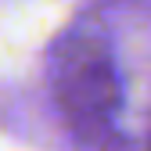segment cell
Here are the masks:
<instances>
[{
    "label": "cell",
    "instance_id": "2",
    "mask_svg": "<svg viewBox=\"0 0 151 151\" xmlns=\"http://www.w3.org/2000/svg\"><path fill=\"white\" fill-rule=\"evenodd\" d=\"M144 144H147V151H151V115H147V133H144Z\"/></svg>",
    "mask_w": 151,
    "mask_h": 151
},
{
    "label": "cell",
    "instance_id": "1",
    "mask_svg": "<svg viewBox=\"0 0 151 151\" xmlns=\"http://www.w3.org/2000/svg\"><path fill=\"white\" fill-rule=\"evenodd\" d=\"M50 90L72 133L90 144H108L115 137L122 111V76L104 36L72 32L54 54Z\"/></svg>",
    "mask_w": 151,
    "mask_h": 151
}]
</instances>
